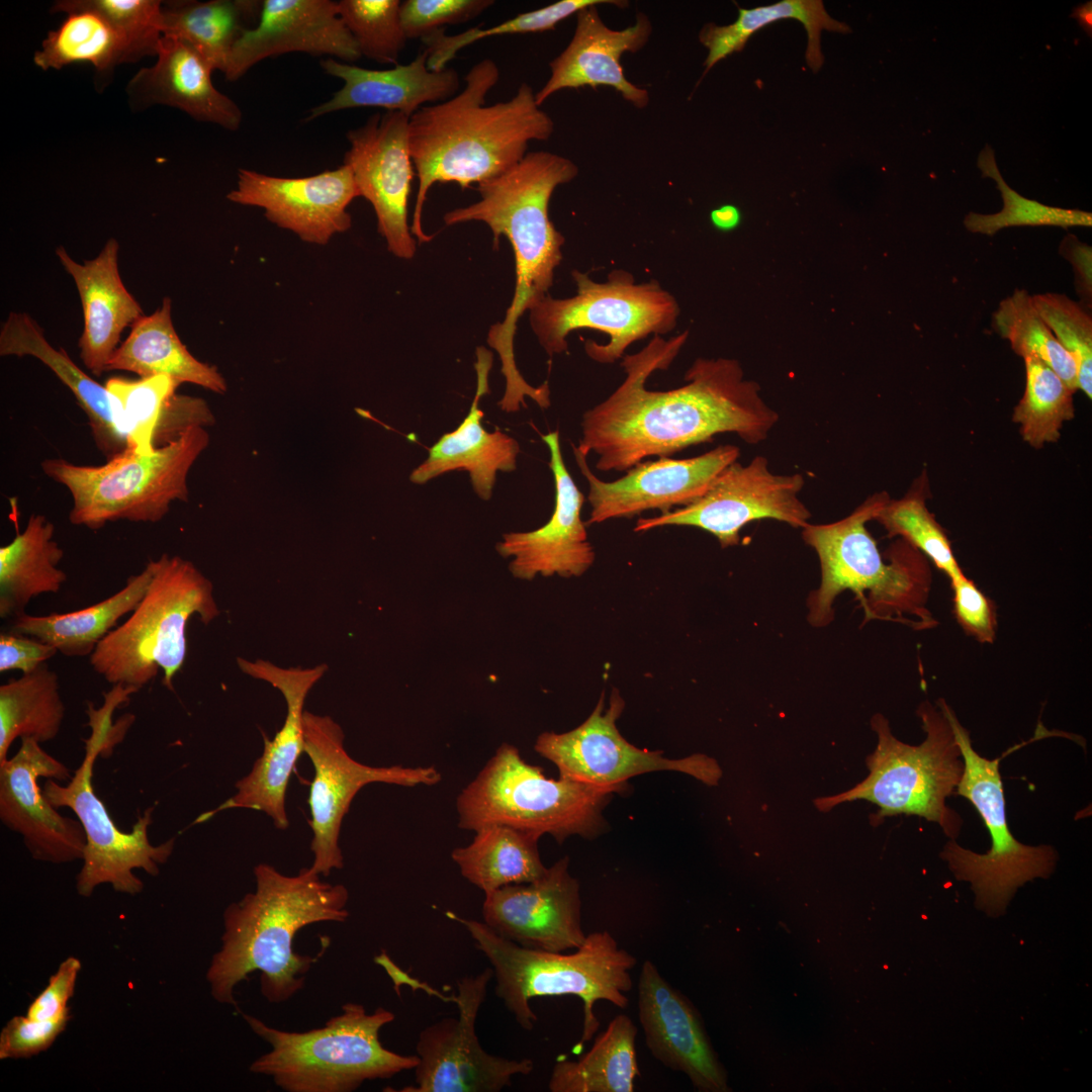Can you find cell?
Returning a JSON list of instances; mask_svg holds the SVG:
<instances>
[{
    "mask_svg": "<svg viewBox=\"0 0 1092 1092\" xmlns=\"http://www.w3.org/2000/svg\"><path fill=\"white\" fill-rule=\"evenodd\" d=\"M541 438L549 449V467L554 478L553 514L536 530L504 534L495 548L502 557L512 558L509 569L517 578L580 576L596 557L580 518L584 495L564 464L559 431L549 432Z\"/></svg>",
    "mask_w": 1092,
    "mask_h": 1092,
    "instance_id": "d4e9b609",
    "label": "cell"
},
{
    "mask_svg": "<svg viewBox=\"0 0 1092 1092\" xmlns=\"http://www.w3.org/2000/svg\"><path fill=\"white\" fill-rule=\"evenodd\" d=\"M179 385L162 374L134 380L112 377L106 381L127 448L142 455L155 452L157 432Z\"/></svg>",
    "mask_w": 1092,
    "mask_h": 1092,
    "instance_id": "7bdbcfd3",
    "label": "cell"
},
{
    "mask_svg": "<svg viewBox=\"0 0 1092 1092\" xmlns=\"http://www.w3.org/2000/svg\"><path fill=\"white\" fill-rule=\"evenodd\" d=\"M109 360L106 371L123 370L141 377L167 375L177 382L199 385L223 394L224 377L216 367L197 360L181 342L172 323L171 299L164 297L160 308L143 315Z\"/></svg>",
    "mask_w": 1092,
    "mask_h": 1092,
    "instance_id": "836d02e7",
    "label": "cell"
},
{
    "mask_svg": "<svg viewBox=\"0 0 1092 1092\" xmlns=\"http://www.w3.org/2000/svg\"><path fill=\"white\" fill-rule=\"evenodd\" d=\"M637 1005L646 1046L658 1062L684 1073L700 1091L729 1090L697 1010L649 960L641 967Z\"/></svg>",
    "mask_w": 1092,
    "mask_h": 1092,
    "instance_id": "4316f807",
    "label": "cell"
},
{
    "mask_svg": "<svg viewBox=\"0 0 1092 1092\" xmlns=\"http://www.w3.org/2000/svg\"><path fill=\"white\" fill-rule=\"evenodd\" d=\"M492 358L491 352L484 347L476 349L477 387L470 410L454 431L442 435L429 449L427 459L410 475L413 483L425 484L449 471H467L475 493L481 499L489 500L496 472H511L517 468L520 453L517 440L497 429L488 432L481 425L484 414L479 400L489 392Z\"/></svg>",
    "mask_w": 1092,
    "mask_h": 1092,
    "instance_id": "4dcf8cb0",
    "label": "cell"
},
{
    "mask_svg": "<svg viewBox=\"0 0 1092 1092\" xmlns=\"http://www.w3.org/2000/svg\"><path fill=\"white\" fill-rule=\"evenodd\" d=\"M256 888L223 912L221 945L206 979L215 1001L237 1006V985L260 972V990L271 1003L289 1000L304 985L318 957L293 951L299 929L312 923L343 922L349 917V892L309 868L287 876L267 863L254 869Z\"/></svg>",
    "mask_w": 1092,
    "mask_h": 1092,
    "instance_id": "277c9868",
    "label": "cell"
},
{
    "mask_svg": "<svg viewBox=\"0 0 1092 1092\" xmlns=\"http://www.w3.org/2000/svg\"><path fill=\"white\" fill-rule=\"evenodd\" d=\"M58 650L35 638L12 631L0 634V672L20 670L30 673L52 658Z\"/></svg>",
    "mask_w": 1092,
    "mask_h": 1092,
    "instance_id": "6f0895ef",
    "label": "cell"
},
{
    "mask_svg": "<svg viewBox=\"0 0 1092 1092\" xmlns=\"http://www.w3.org/2000/svg\"><path fill=\"white\" fill-rule=\"evenodd\" d=\"M240 669L264 680L283 695L286 716L282 727L272 739L264 737V749L250 772L239 780L236 793L213 810L201 814L195 823L209 820L215 814L241 808L261 811L279 829L289 826L285 796L290 776L303 752L304 702L312 687L328 670L325 663L309 668H284L264 659L255 661L239 657Z\"/></svg>",
    "mask_w": 1092,
    "mask_h": 1092,
    "instance_id": "ffe728a7",
    "label": "cell"
},
{
    "mask_svg": "<svg viewBox=\"0 0 1092 1092\" xmlns=\"http://www.w3.org/2000/svg\"><path fill=\"white\" fill-rule=\"evenodd\" d=\"M55 526L43 515H31L22 532L0 548V617L16 618L33 599L56 594L67 580L58 568L64 551L54 539Z\"/></svg>",
    "mask_w": 1092,
    "mask_h": 1092,
    "instance_id": "d590c367",
    "label": "cell"
},
{
    "mask_svg": "<svg viewBox=\"0 0 1092 1092\" xmlns=\"http://www.w3.org/2000/svg\"><path fill=\"white\" fill-rule=\"evenodd\" d=\"M1060 253L1073 266L1075 283L1078 294L1085 302V307H1091L1092 300V249L1082 243L1074 235H1067L1060 246Z\"/></svg>",
    "mask_w": 1092,
    "mask_h": 1092,
    "instance_id": "680465c9",
    "label": "cell"
},
{
    "mask_svg": "<svg viewBox=\"0 0 1092 1092\" xmlns=\"http://www.w3.org/2000/svg\"><path fill=\"white\" fill-rule=\"evenodd\" d=\"M118 242L111 238L92 260L77 263L64 247L56 254L72 276L80 295L84 328L78 341L80 357L95 376L106 371L121 333L144 314L125 288L118 269Z\"/></svg>",
    "mask_w": 1092,
    "mask_h": 1092,
    "instance_id": "f546056e",
    "label": "cell"
},
{
    "mask_svg": "<svg viewBox=\"0 0 1092 1092\" xmlns=\"http://www.w3.org/2000/svg\"><path fill=\"white\" fill-rule=\"evenodd\" d=\"M92 9L122 32L141 57L157 55L162 37V6L156 0H70Z\"/></svg>",
    "mask_w": 1092,
    "mask_h": 1092,
    "instance_id": "816d5d0a",
    "label": "cell"
},
{
    "mask_svg": "<svg viewBox=\"0 0 1092 1092\" xmlns=\"http://www.w3.org/2000/svg\"><path fill=\"white\" fill-rule=\"evenodd\" d=\"M937 707L945 715L964 760V774L956 793L969 800L981 815L991 837V848L974 852L949 839L940 857L959 881L970 883L975 906L988 917L998 918L1018 888L1034 879H1048L1056 870L1058 852L1048 844L1027 845L1011 833L1006 817L1000 760L988 759L973 747L969 731L943 699Z\"/></svg>",
    "mask_w": 1092,
    "mask_h": 1092,
    "instance_id": "7c38bea8",
    "label": "cell"
},
{
    "mask_svg": "<svg viewBox=\"0 0 1092 1092\" xmlns=\"http://www.w3.org/2000/svg\"><path fill=\"white\" fill-rule=\"evenodd\" d=\"M492 977V969L487 968L458 981V1017L442 1018L420 1032L416 1086L401 1091L497 1092L511 1086L514 1076L533 1071L532 1060L488 1054L478 1040L475 1022Z\"/></svg>",
    "mask_w": 1092,
    "mask_h": 1092,
    "instance_id": "ac0fdd59",
    "label": "cell"
},
{
    "mask_svg": "<svg viewBox=\"0 0 1092 1092\" xmlns=\"http://www.w3.org/2000/svg\"><path fill=\"white\" fill-rule=\"evenodd\" d=\"M994 330L1009 341L1022 358L1033 356L1046 364L1075 392L1078 389L1077 366L1036 311L1031 296L1015 289L1004 298L992 315Z\"/></svg>",
    "mask_w": 1092,
    "mask_h": 1092,
    "instance_id": "ee69618b",
    "label": "cell"
},
{
    "mask_svg": "<svg viewBox=\"0 0 1092 1092\" xmlns=\"http://www.w3.org/2000/svg\"><path fill=\"white\" fill-rule=\"evenodd\" d=\"M424 49L408 64L389 69H367L333 58L321 62L323 70L343 81V87L328 101L311 108L306 121L323 115L359 107H380L412 116L428 103L445 101L459 92L460 79L453 68L440 71L428 67Z\"/></svg>",
    "mask_w": 1092,
    "mask_h": 1092,
    "instance_id": "f1b7e54d",
    "label": "cell"
},
{
    "mask_svg": "<svg viewBox=\"0 0 1092 1092\" xmlns=\"http://www.w3.org/2000/svg\"><path fill=\"white\" fill-rule=\"evenodd\" d=\"M85 744L86 755L69 783L62 786L48 779L42 793L56 808L73 810L84 829L86 845L76 878L78 894L89 897L99 885L110 884L116 892L136 895L143 891L144 883L133 870H144L154 877L159 875L160 866L172 854L175 838L159 845L151 843L148 831L153 822V807L139 817L130 832H123L115 825L92 785L94 761L106 748L105 741L92 731Z\"/></svg>",
    "mask_w": 1092,
    "mask_h": 1092,
    "instance_id": "5bb4252c",
    "label": "cell"
},
{
    "mask_svg": "<svg viewBox=\"0 0 1092 1092\" xmlns=\"http://www.w3.org/2000/svg\"><path fill=\"white\" fill-rule=\"evenodd\" d=\"M262 2L210 0L174 2L162 6V35L179 38L193 47L212 67L224 73L231 53L248 20L260 15Z\"/></svg>",
    "mask_w": 1092,
    "mask_h": 1092,
    "instance_id": "60d3db41",
    "label": "cell"
},
{
    "mask_svg": "<svg viewBox=\"0 0 1092 1092\" xmlns=\"http://www.w3.org/2000/svg\"><path fill=\"white\" fill-rule=\"evenodd\" d=\"M157 57L153 66L141 69L128 83L127 92L132 101L141 105H169L196 120L229 130L241 126L242 110L214 87L211 81L214 70L193 47L162 35Z\"/></svg>",
    "mask_w": 1092,
    "mask_h": 1092,
    "instance_id": "1f68e13d",
    "label": "cell"
},
{
    "mask_svg": "<svg viewBox=\"0 0 1092 1092\" xmlns=\"http://www.w3.org/2000/svg\"><path fill=\"white\" fill-rule=\"evenodd\" d=\"M977 165L983 177H989L996 182L1003 199V208L992 214L968 213L964 219L968 231L993 236L1000 230L1011 226L1051 225L1068 229L1092 225L1091 212L1045 205L1023 197L1012 189L1002 177L990 146L987 145L981 151Z\"/></svg>",
    "mask_w": 1092,
    "mask_h": 1092,
    "instance_id": "bcb514c9",
    "label": "cell"
},
{
    "mask_svg": "<svg viewBox=\"0 0 1092 1092\" xmlns=\"http://www.w3.org/2000/svg\"><path fill=\"white\" fill-rule=\"evenodd\" d=\"M953 611L962 628L982 643H992L996 633L995 607L964 573L950 578Z\"/></svg>",
    "mask_w": 1092,
    "mask_h": 1092,
    "instance_id": "11a10c76",
    "label": "cell"
},
{
    "mask_svg": "<svg viewBox=\"0 0 1092 1092\" xmlns=\"http://www.w3.org/2000/svg\"><path fill=\"white\" fill-rule=\"evenodd\" d=\"M53 12H65L60 26L51 30L33 56L42 70H60L74 63H89L99 72L142 58L131 41L96 11L74 5L70 0L56 2Z\"/></svg>",
    "mask_w": 1092,
    "mask_h": 1092,
    "instance_id": "8d00e7d4",
    "label": "cell"
},
{
    "mask_svg": "<svg viewBox=\"0 0 1092 1092\" xmlns=\"http://www.w3.org/2000/svg\"><path fill=\"white\" fill-rule=\"evenodd\" d=\"M148 590L129 617L111 630L89 656L94 671L113 685L138 691L163 671V685L184 665L186 626L197 615L208 625L218 615L211 581L189 560L167 553L150 560Z\"/></svg>",
    "mask_w": 1092,
    "mask_h": 1092,
    "instance_id": "52a82bcc",
    "label": "cell"
},
{
    "mask_svg": "<svg viewBox=\"0 0 1092 1092\" xmlns=\"http://www.w3.org/2000/svg\"><path fill=\"white\" fill-rule=\"evenodd\" d=\"M889 499L887 492H877L836 522L802 528V539L817 554L821 569L820 585L807 599L812 626L821 628L833 621V604L844 590L855 595L864 621L907 622L904 614H911L923 628L933 625L923 608L930 584L924 555L901 539L888 550L887 563L866 527Z\"/></svg>",
    "mask_w": 1092,
    "mask_h": 1092,
    "instance_id": "5b68a950",
    "label": "cell"
},
{
    "mask_svg": "<svg viewBox=\"0 0 1092 1092\" xmlns=\"http://www.w3.org/2000/svg\"><path fill=\"white\" fill-rule=\"evenodd\" d=\"M712 224L723 232H729L738 226L741 220L740 210L732 205L725 204L715 208L710 213Z\"/></svg>",
    "mask_w": 1092,
    "mask_h": 1092,
    "instance_id": "91938a15",
    "label": "cell"
},
{
    "mask_svg": "<svg viewBox=\"0 0 1092 1092\" xmlns=\"http://www.w3.org/2000/svg\"><path fill=\"white\" fill-rule=\"evenodd\" d=\"M571 276L577 290L574 296L553 298L548 294L529 310L532 331L551 357L567 351L570 332L592 329L608 335L609 342L602 345L587 340L586 355L598 363L611 364L634 342L667 334L677 324L678 302L657 280L637 284L625 270L611 271L604 283L578 270Z\"/></svg>",
    "mask_w": 1092,
    "mask_h": 1092,
    "instance_id": "4fadbf2b",
    "label": "cell"
},
{
    "mask_svg": "<svg viewBox=\"0 0 1092 1092\" xmlns=\"http://www.w3.org/2000/svg\"><path fill=\"white\" fill-rule=\"evenodd\" d=\"M64 717L58 675L46 663L1 685L0 763L8 758L9 747L18 737L39 743L56 738Z\"/></svg>",
    "mask_w": 1092,
    "mask_h": 1092,
    "instance_id": "b9f144b4",
    "label": "cell"
},
{
    "mask_svg": "<svg viewBox=\"0 0 1092 1092\" xmlns=\"http://www.w3.org/2000/svg\"><path fill=\"white\" fill-rule=\"evenodd\" d=\"M571 446L577 466L588 483L587 500L592 511L586 525L629 519L650 510H659L663 514L673 507L691 505L740 456L737 446L720 445L691 458L659 457L654 461H642L627 470L623 477L604 481L590 470L587 456L576 446Z\"/></svg>",
    "mask_w": 1092,
    "mask_h": 1092,
    "instance_id": "44dd1931",
    "label": "cell"
},
{
    "mask_svg": "<svg viewBox=\"0 0 1092 1092\" xmlns=\"http://www.w3.org/2000/svg\"><path fill=\"white\" fill-rule=\"evenodd\" d=\"M651 32V22L644 13L637 14L633 25L612 29L602 20L597 6L579 10L569 43L549 63L550 76L535 93L537 104L541 106L563 89L609 86L636 108H645L649 93L626 78L621 58L640 51Z\"/></svg>",
    "mask_w": 1092,
    "mask_h": 1092,
    "instance_id": "83f0119b",
    "label": "cell"
},
{
    "mask_svg": "<svg viewBox=\"0 0 1092 1092\" xmlns=\"http://www.w3.org/2000/svg\"><path fill=\"white\" fill-rule=\"evenodd\" d=\"M801 473L777 474L764 456L743 465L735 461L722 470L696 502L654 518L638 519L635 532L662 526H689L715 536L722 548L736 546L747 524L770 519L803 528L811 512L800 498Z\"/></svg>",
    "mask_w": 1092,
    "mask_h": 1092,
    "instance_id": "e0dca14e",
    "label": "cell"
},
{
    "mask_svg": "<svg viewBox=\"0 0 1092 1092\" xmlns=\"http://www.w3.org/2000/svg\"><path fill=\"white\" fill-rule=\"evenodd\" d=\"M80 970L81 963L77 958L69 957L63 961L44 989L29 1004L25 1015L48 1020L69 1013L68 1002L74 995Z\"/></svg>",
    "mask_w": 1092,
    "mask_h": 1092,
    "instance_id": "9f6ffc18",
    "label": "cell"
},
{
    "mask_svg": "<svg viewBox=\"0 0 1092 1092\" xmlns=\"http://www.w3.org/2000/svg\"><path fill=\"white\" fill-rule=\"evenodd\" d=\"M614 791L559 778H546L517 747L504 743L456 800L458 826L477 829L497 824L559 843L571 835H599L603 810Z\"/></svg>",
    "mask_w": 1092,
    "mask_h": 1092,
    "instance_id": "8fae6325",
    "label": "cell"
},
{
    "mask_svg": "<svg viewBox=\"0 0 1092 1092\" xmlns=\"http://www.w3.org/2000/svg\"><path fill=\"white\" fill-rule=\"evenodd\" d=\"M71 1012L48 1020L12 1017L0 1032V1059H28L47 1051L65 1030Z\"/></svg>",
    "mask_w": 1092,
    "mask_h": 1092,
    "instance_id": "db71d44e",
    "label": "cell"
},
{
    "mask_svg": "<svg viewBox=\"0 0 1092 1092\" xmlns=\"http://www.w3.org/2000/svg\"><path fill=\"white\" fill-rule=\"evenodd\" d=\"M1 356H31L47 365L71 390L88 417L94 442L107 458L127 447L105 387L86 374L64 349L53 347L39 325L25 312H10L0 331Z\"/></svg>",
    "mask_w": 1092,
    "mask_h": 1092,
    "instance_id": "d6a6232c",
    "label": "cell"
},
{
    "mask_svg": "<svg viewBox=\"0 0 1092 1092\" xmlns=\"http://www.w3.org/2000/svg\"><path fill=\"white\" fill-rule=\"evenodd\" d=\"M577 174V166L566 157L547 151L528 152L503 174L478 183V201L443 216L446 225L472 220L484 222L493 235L494 249L502 236L513 248L515 293L504 321L493 325L487 335V344L498 354L506 379L505 393L498 401L506 413L526 406V397L541 408L551 404L548 382L533 386L520 373L514 338L519 318L548 295L553 284L565 239L549 217V202L554 190Z\"/></svg>",
    "mask_w": 1092,
    "mask_h": 1092,
    "instance_id": "7a4b0ae2",
    "label": "cell"
},
{
    "mask_svg": "<svg viewBox=\"0 0 1092 1092\" xmlns=\"http://www.w3.org/2000/svg\"><path fill=\"white\" fill-rule=\"evenodd\" d=\"M474 832L471 843L453 849L451 857L462 877L484 894L533 882L547 872L538 850L539 837L497 824Z\"/></svg>",
    "mask_w": 1092,
    "mask_h": 1092,
    "instance_id": "74e56055",
    "label": "cell"
},
{
    "mask_svg": "<svg viewBox=\"0 0 1092 1092\" xmlns=\"http://www.w3.org/2000/svg\"><path fill=\"white\" fill-rule=\"evenodd\" d=\"M567 856L539 879L484 894L483 922L519 945L555 952L576 949L586 934L581 925L578 881Z\"/></svg>",
    "mask_w": 1092,
    "mask_h": 1092,
    "instance_id": "603a6c76",
    "label": "cell"
},
{
    "mask_svg": "<svg viewBox=\"0 0 1092 1092\" xmlns=\"http://www.w3.org/2000/svg\"><path fill=\"white\" fill-rule=\"evenodd\" d=\"M398 0H341L339 15L361 56L379 64L397 65L407 40L400 22Z\"/></svg>",
    "mask_w": 1092,
    "mask_h": 1092,
    "instance_id": "681fc988",
    "label": "cell"
},
{
    "mask_svg": "<svg viewBox=\"0 0 1092 1092\" xmlns=\"http://www.w3.org/2000/svg\"><path fill=\"white\" fill-rule=\"evenodd\" d=\"M360 194L353 174L344 164L301 178L240 169L237 187L226 195L234 203L262 208L270 222L315 245H326L333 236L351 228L347 207Z\"/></svg>",
    "mask_w": 1092,
    "mask_h": 1092,
    "instance_id": "cb8c5ba5",
    "label": "cell"
},
{
    "mask_svg": "<svg viewBox=\"0 0 1092 1092\" xmlns=\"http://www.w3.org/2000/svg\"><path fill=\"white\" fill-rule=\"evenodd\" d=\"M624 707L617 690H613L607 709L602 695L582 724L564 733L543 732L534 748L557 766L559 778L615 793L622 792L629 779L658 770L678 771L708 786L718 785L722 769L706 754L670 759L660 751L640 749L629 743L616 725Z\"/></svg>",
    "mask_w": 1092,
    "mask_h": 1092,
    "instance_id": "2e32d148",
    "label": "cell"
},
{
    "mask_svg": "<svg viewBox=\"0 0 1092 1092\" xmlns=\"http://www.w3.org/2000/svg\"><path fill=\"white\" fill-rule=\"evenodd\" d=\"M463 80L457 94L420 108L408 120L410 152L419 180L411 232L420 243L433 239L422 226L433 184L453 182L467 188L494 178L521 161L531 142L546 141L554 131L552 118L537 104L527 83L511 99L486 104L499 80L493 60H480Z\"/></svg>",
    "mask_w": 1092,
    "mask_h": 1092,
    "instance_id": "3957f363",
    "label": "cell"
},
{
    "mask_svg": "<svg viewBox=\"0 0 1092 1092\" xmlns=\"http://www.w3.org/2000/svg\"><path fill=\"white\" fill-rule=\"evenodd\" d=\"M782 19L800 21L808 35L806 62L813 72L821 69L824 57L821 52L820 35L822 30L847 33L850 27L832 18L821 0H782L764 6L746 9L738 7L737 19L718 26L706 24L699 34V39L708 49L705 60L706 74L719 61L736 52H741L747 40L757 30Z\"/></svg>",
    "mask_w": 1092,
    "mask_h": 1092,
    "instance_id": "f35d334b",
    "label": "cell"
},
{
    "mask_svg": "<svg viewBox=\"0 0 1092 1092\" xmlns=\"http://www.w3.org/2000/svg\"><path fill=\"white\" fill-rule=\"evenodd\" d=\"M1032 303L1077 366L1078 389L1092 397V317L1087 308L1059 293L1031 296Z\"/></svg>",
    "mask_w": 1092,
    "mask_h": 1092,
    "instance_id": "f907efd6",
    "label": "cell"
},
{
    "mask_svg": "<svg viewBox=\"0 0 1092 1092\" xmlns=\"http://www.w3.org/2000/svg\"><path fill=\"white\" fill-rule=\"evenodd\" d=\"M689 331L664 340L654 336L641 351L625 355L624 381L604 401L582 415L576 446L597 455L600 471H627L652 456L670 457L694 445L732 433L749 445L764 441L779 414L729 358H698L686 384L670 390L646 388L649 376L666 370L687 342Z\"/></svg>",
    "mask_w": 1092,
    "mask_h": 1092,
    "instance_id": "6da1fadb",
    "label": "cell"
},
{
    "mask_svg": "<svg viewBox=\"0 0 1092 1092\" xmlns=\"http://www.w3.org/2000/svg\"><path fill=\"white\" fill-rule=\"evenodd\" d=\"M601 4L624 7L627 2L620 0H560L539 9L520 13L513 18L485 28L476 26L453 35L446 34L442 29L422 40L426 44V51L429 55L428 67L434 71L443 70L447 68V64L455 58L460 50L475 41L496 35L550 30L565 18L576 14L579 10Z\"/></svg>",
    "mask_w": 1092,
    "mask_h": 1092,
    "instance_id": "7dc6e473",
    "label": "cell"
},
{
    "mask_svg": "<svg viewBox=\"0 0 1092 1092\" xmlns=\"http://www.w3.org/2000/svg\"><path fill=\"white\" fill-rule=\"evenodd\" d=\"M209 439L205 428L194 427L150 455L126 448L99 466L63 458L44 459L40 466L70 491L69 520L75 526L97 530L119 520L156 523L174 502L188 500V474Z\"/></svg>",
    "mask_w": 1092,
    "mask_h": 1092,
    "instance_id": "30bf717a",
    "label": "cell"
},
{
    "mask_svg": "<svg viewBox=\"0 0 1092 1092\" xmlns=\"http://www.w3.org/2000/svg\"><path fill=\"white\" fill-rule=\"evenodd\" d=\"M408 120L410 116L397 111L370 115L363 125L347 132L350 147L344 157L360 196L374 209L388 251L401 259H412L416 253L407 221L415 175Z\"/></svg>",
    "mask_w": 1092,
    "mask_h": 1092,
    "instance_id": "d6986e66",
    "label": "cell"
},
{
    "mask_svg": "<svg viewBox=\"0 0 1092 1092\" xmlns=\"http://www.w3.org/2000/svg\"><path fill=\"white\" fill-rule=\"evenodd\" d=\"M448 916L464 926L485 956L495 978L496 996L525 1030H532L537 1021L531 999L576 996L583 1003V1024L572 1052L579 1053L600 1027L595 1003L604 1000L622 1009L629 1003L626 993L633 986L630 972L637 960L607 930L586 934L581 946L563 953L519 945L497 935L483 921Z\"/></svg>",
    "mask_w": 1092,
    "mask_h": 1092,
    "instance_id": "8992f818",
    "label": "cell"
},
{
    "mask_svg": "<svg viewBox=\"0 0 1092 1092\" xmlns=\"http://www.w3.org/2000/svg\"><path fill=\"white\" fill-rule=\"evenodd\" d=\"M289 53L331 56L353 63L362 56L331 0H265L255 27L235 44L224 76L242 78L253 66Z\"/></svg>",
    "mask_w": 1092,
    "mask_h": 1092,
    "instance_id": "484cf974",
    "label": "cell"
},
{
    "mask_svg": "<svg viewBox=\"0 0 1092 1092\" xmlns=\"http://www.w3.org/2000/svg\"><path fill=\"white\" fill-rule=\"evenodd\" d=\"M1025 390L1014 408L1025 442L1035 448L1060 438L1063 423L1074 418V391L1046 364L1033 356L1023 358Z\"/></svg>",
    "mask_w": 1092,
    "mask_h": 1092,
    "instance_id": "f6af8a7d",
    "label": "cell"
},
{
    "mask_svg": "<svg viewBox=\"0 0 1092 1092\" xmlns=\"http://www.w3.org/2000/svg\"><path fill=\"white\" fill-rule=\"evenodd\" d=\"M494 4L492 0H405L399 16L407 39H425L448 24L469 21Z\"/></svg>",
    "mask_w": 1092,
    "mask_h": 1092,
    "instance_id": "f5cc1de1",
    "label": "cell"
},
{
    "mask_svg": "<svg viewBox=\"0 0 1092 1092\" xmlns=\"http://www.w3.org/2000/svg\"><path fill=\"white\" fill-rule=\"evenodd\" d=\"M925 739L919 745L897 739L880 713L871 719L877 734L875 750L867 757L869 775L846 792L820 797L814 805L821 812L855 800L878 806L875 820L899 814L916 815L937 823L949 839H956L963 820L946 806L964 774V760L952 729L942 711L928 701L920 704Z\"/></svg>",
    "mask_w": 1092,
    "mask_h": 1092,
    "instance_id": "9c48e42d",
    "label": "cell"
},
{
    "mask_svg": "<svg viewBox=\"0 0 1092 1092\" xmlns=\"http://www.w3.org/2000/svg\"><path fill=\"white\" fill-rule=\"evenodd\" d=\"M874 520L885 528L889 537L900 536L928 557L949 579L964 573L945 532L928 511L920 487H913L900 499L890 498Z\"/></svg>",
    "mask_w": 1092,
    "mask_h": 1092,
    "instance_id": "c3c4849f",
    "label": "cell"
},
{
    "mask_svg": "<svg viewBox=\"0 0 1092 1092\" xmlns=\"http://www.w3.org/2000/svg\"><path fill=\"white\" fill-rule=\"evenodd\" d=\"M302 728L303 752L313 766L308 796L313 854L309 869L328 877L333 870L344 867L339 844L341 826L362 788L372 783L434 786L442 777L434 766H371L355 760L344 746L343 729L330 716L305 710Z\"/></svg>",
    "mask_w": 1092,
    "mask_h": 1092,
    "instance_id": "9a60e30c",
    "label": "cell"
},
{
    "mask_svg": "<svg viewBox=\"0 0 1092 1092\" xmlns=\"http://www.w3.org/2000/svg\"><path fill=\"white\" fill-rule=\"evenodd\" d=\"M637 1027L619 1014L577 1061H558L551 1072V1092H633L640 1071L635 1039Z\"/></svg>",
    "mask_w": 1092,
    "mask_h": 1092,
    "instance_id": "ab89813d",
    "label": "cell"
},
{
    "mask_svg": "<svg viewBox=\"0 0 1092 1092\" xmlns=\"http://www.w3.org/2000/svg\"><path fill=\"white\" fill-rule=\"evenodd\" d=\"M394 1017L383 1007L367 1013L363 1005L347 1003L324 1027L299 1032L280 1030L244 1014L254 1033L271 1046L249 1069L271 1077L287 1092H351L365 1081L391 1078L419 1063L417 1055H400L382 1045L380 1029Z\"/></svg>",
    "mask_w": 1092,
    "mask_h": 1092,
    "instance_id": "ba28073f",
    "label": "cell"
},
{
    "mask_svg": "<svg viewBox=\"0 0 1092 1092\" xmlns=\"http://www.w3.org/2000/svg\"><path fill=\"white\" fill-rule=\"evenodd\" d=\"M73 775L33 738H21L17 752L0 763V819L20 834L36 860L65 863L82 859L86 836L79 820L61 815L46 798L38 778L57 782Z\"/></svg>",
    "mask_w": 1092,
    "mask_h": 1092,
    "instance_id": "7402d4cb",
    "label": "cell"
},
{
    "mask_svg": "<svg viewBox=\"0 0 1092 1092\" xmlns=\"http://www.w3.org/2000/svg\"><path fill=\"white\" fill-rule=\"evenodd\" d=\"M1071 17L1075 18L1077 20V22L1081 26V28L1091 38L1092 37V1H1087L1084 4L1077 5L1073 9V12L1071 13Z\"/></svg>",
    "mask_w": 1092,
    "mask_h": 1092,
    "instance_id": "94428289",
    "label": "cell"
},
{
    "mask_svg": "<svg viewBox=\"0 0 1092 1092\" xmlns=\"http://www.w3.org/2000/svg\"><path fill=\"white\" fill-rule=\"evenodd\" d=\"M153 575L149 561L143 571L131 575L114 595L87 608L65 613L14 618L10 631L52 645L69 657L90 656L99 642L130 614L146 595Z\"/></svg>",
    "mask_w": 1092,
    "mask_h": 1092,
    "instance_id": "e575fe53",
    "label": "cell"
}]
</instances>
